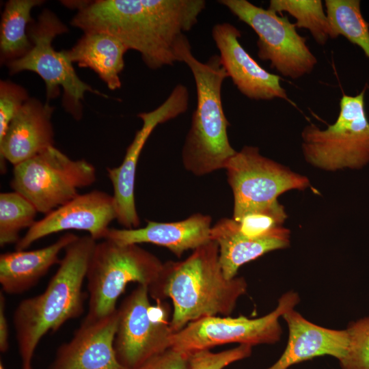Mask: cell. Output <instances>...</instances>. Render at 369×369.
I'll return each instance as SVG.
<instances>
[{
	"label": "cell",
	"mask_w": 369,
	"mask_h": 369,
	"mask_svg": "<svg viewBox=\"0 0 369 369\" xmlns=\"http://www.w3.org/2000/svg\"><path fill=\"white\" fill-rule=\"evenodd\" d=\"M77 12L70 23L83 32L100 31L140 53L152 70L180 62L185 32L197 23L204 0H96L68 1Z\"/></svg>",
	"instance_id": "1"
},
{
	"label": "cell",
	"mask_w": 369,
	"mask_h": 369,
	"mask_svg": "<svg viewBox=\"0 0 369 369\" xmlns=\"http://www.w3.org/2000/svg\"><path fill=\"white\" fill-rule=\"evenodd\" d=\"M247 289L244 277H225L219 247L210 240L184 260L164 262L158 280L148 291L156 301L171 299L170 328L174 333L200 318L230 316Z\"/></svg>",
	"instance_id": "2"
},
{
	"label": "cell",
	"mask_w": 369,
	"mask_h": 369,
	"mask_svg": "<svg viewBox=\"0 0 369 369\" xmlns=\"http://www.w3.org/2000/svg\"><path fill=\"white\" fill-rule=\"evenodd\" d=\"M96 241L90 235L78 238L64 249L59 267L40 294L22 300L12 322L20 369H33L34 353L42 338L57 331L66 321L83 312L82 288Z\"/></svg>",
	"instance_id": "3"
},
{
	"label": "cell",
	"mask_w": 369,
	"mask_h": 369,
	"mask_svg": "<svg viewBox=\"0 0 369 369\" xmlns=\"http://www.w3.org/2000/svg\"><path fill=\"white\" fill-rule=\"evenodd\" d=\"M178 57L191 71L197 93L196 108L182 148V163L188 171L203 176L224 169L236 152L229 141V122L221 99L222 85L228 76L219 55L205 62L198 60L187 38L179 49Z\"/></svg>",
	"instance_id": "4"
},
{
	"label": "cell",
	"mask_w": 369,
	"mask_h": 369,
	"mask_svg": "<svg viewBox=\"0 0 369 369\" xmlns=\"http://www.w3.org/2000/svg\"><path fill=\"white\" fill-rule=\"evenodd\" d=\"M163 267V262L137 244L121 245L108 239L96 243L86 274L89 301L85 318L96 319L114 312L127 284L136 282L149 288Z\"/></svg>",
	"instance_id": "5"
},
{
	"label": "cell",
	"mask_w": 369,
	"mask_h": 369,
	"mask_svg": "<svg viewBox=\"0 0 369 369\" xmlns=\"http://www.w3.org/2000/svg\"><path fill=\"white\" fill-rule=\"evenodd\" d=\"M364 88L355 96L343 94L336 122L325 129L314 124L302 133L305 161L325 171L360 169L369 163V120Z\"/></svg>",
	"instance_id": "6"
},
{
	"label": "cell",
	"mask_w": 369,
	"mask_h": 369,
	"mask_svg": "<svg viewBox=\"0 0 369 369\" xmlns=\"http://www.w3.org/2000/svg\"><path fill=\"white\" fill-rule=\"evenodd\" d=\"M68 31V27L56 14L48 9L44 10L37 20H33L27 28L28 37L32 44L31 49L23 57L6 64L11 74L24 70L37 73L45 83L48 102L59 95L62 87L64 107L74 119L80 120L81 102L85 92L101 96L105 95L81 80L64 51L54 49L53 39Z\"/></svg>",
	"instance_id": "7"
},
{
	"label": "cell",
	"mask_w": 369,
	"mask_h": 369,
	"mask_svg": "<svg viewBox=\"0 0 369 369\" xmlns=\"http://www.w3.org/2000/svg\"><path fill=\"white\" fill-rule=\"evenodd\" d=\"M96 180L95 167L85 159L72 160L51 146L14 166L10 186L38 213L48 214L76 197L78 189Z\"/></svg>",
	"instance_id": "8"
},
{
	"label": "cell",
	"mask_w": 369,
	"mask_h": 369,
	"mask_svg": "<svg viewBox=\"0 0 369 369\" xmlns=\"http://www.w3.org/2000/svg\"><path fill=\"white\" fill-rule=\"evenodd\" d=\"M299 301V295L290 290L279 297L273 311L260 318L215 316L194 320L172 335L170 348L190 355L229 343L251 346L275 344L282 333L279 318Z\"/></svg>",
	"instance_id": "9"
},
{
	"label": "cell",
	"mask_w": 369,
	"mask_h": 369,
	"mask_svg": "<svg viewBox=\"0 0 369 369\" xmlns=\"http://www.w3.org/2000/svg\"><path fill=\"white\" fill-rule=\"evenodd\" d=\"M240 20L258 36V56L269 61L279 74L297 79L310 74L317 59L286 16L258 7L247 0H220Z\"/></svg>",
	"instance_id": "10"
},
{
	"label": "cell",
	"mask_w": 369,
	"mask_h": 369,
	"mask_svg": "<svg viewBox=\"0 0 369 369\" xmlns=\"http://www.w3.org/2000/svg\"><path fill=\"white\" fill-rule=\"evenodd\" d=\"M148 287L138 284L118 308L114 348L120 363L137 369L152 357L170 348L173 332L169 310L163 301L152 305Z\"/></svg>",
	"instance_id": "11"
},
{
	"label": "cell",
	"mask_w": 369,
	"mask_h": 369,
	"mask_svg": "<svg viewBox=\"0 0 369 369\" xmlns=\"http://www.w3.org/2000/svg\"><path fill=\"white\" fill-rule=\"evenodd\" d=\"M234 197L232 219L265 208L282 193L310 187L308 178L260 154L257 147L245 146L224 168Z\"/></svg>",
	"instance_id": "12"
},
{
	"label": "cell",
	"mask_w": 369,
	"mask_h": 369,
	"mask_svg": "<svg viewBox=\"0 0 369 369\" xmlns=\"http://www.w3.org/2000/svg\"><path fill=\"white\" fill-rule=\"evenodd\" d=\"M189 100L187 87L178 84L157 108L148 112L139 113L137 116L143 122L142 126L135 133L122 163L118 167L107 168L113 189L116 219L124 228H137L140 224L135 206V183L137 165L141 150L159 124L172 120L187 110Z\"/></svg>",
	"instance_id": "13"
},
{
	"label": "cell",
	"mask_w": 369,
	"mask_h": 369,
	"mask_svg": "<svg viewBox=\"0 0 369 369\" xmlns=\"http://www.w3.org/2000/svg\"><path fill=\"white\" fill-rule=\"evenodd\" d=\"M116 219L113 195L100 190L78 194L36 221L16 244L15 249L25 250L40 238L69 230L86 231L94 240H104L109 224Z\"/></svg>",
	"instance_id": "14"
},
{
	"label": "cell",
	"mask_w": 369,
	"mask_h": 369,
	"mask_svg": "<svg viewBox=\"0 0 369 369\" xmlns=\"http://www.w3.org/2000/svg\"><path fill=\"white\" fill-rule=\"evenodd\" d=\"M211 33L222 66L242 94L256 100H288L280 77L264 69L247 52L239 41L241 33L235 26L217 23Z\"/></svg>",
	"instance_id": "15"
},
{
	"label": "cell",
	"mask_w": 369,
	"mask_h": 369,
	"mask_svg": "<svg viewBox=\"0 0 369 369\" xmlns=\"http://www.w3.org/2000/svg\"><path fill=\"white\" fill-rule=\"evenodd\" d=\"M118 309L105 316L85 318L72 338L60 345L49 369H127L114 348Z\"/></svg>",
	"instance_id": "16"
},
{
	"label": "cell",
	"mask_w": 369,
	"mask_h": 369,
	"mask_svg": "<svg viewBox=\"0 0 369 369\" xmlns=\"http://www.w3.org/2000/svg\"><path fill=\"white\" fill-rule=\"evenodd\" d=\"M54 108L48 102L29 98L10 122L0 140L1 169L5 161L14 166L54 146L51 116Z\"/></svg>",
	"instance_id": "17"
},
{
	"label": "cell",
	"mask_w": 369,
	"mask_h": 369,
	"mask_svg": "<svg viewBox=\"0 0 369 369\" xmlns=\"http://www.w3.org/2000/svg\"><path fill=\"white\" fill-rule=\"evenodd\" d=\"M288 337L285 350L266 369H288L297 364L320 356H331L340 361L346 355L349 338L346 329H333L312 323L295 308L286 312Z\"/></svg>",
	"instance_id": "18"
},
{
	"label": "cell",
	"mask_w": 369,
	"mask_h": 369,
	"mask_svg": "<svg viewBox=\"0 0 369 369\" xmlns=\"http://www.w3.org/2000/svg\"><path fill=\"white\" fill-rule=\"evenodd\" d=\"M212 218L200 213L174 222L148 221L143 228H109L105 239L121 245L152 243L167 248L178 258L210 241Z\"/></svg>",
	"instance_id": "19"
},
{
	"label": "cell",
	"mask_w": 369,
	"mask_h": 369,
	"mask_svg": "<svg viewBox=\"0 0 369 369\" xmlns=\"http://www.w3.org/2000/svg\"><path fill=\"white\" fill-rule=\"evenodd\" d=\"M210 240L219 247V262L225 277H236L240 267L264 254L290 245V232L284 226L257 238L242 234L232 218L219 220L210 230Z\"/></svg>",
	"instance_id": "20"
},
{
	"label": "cell",
	"mask_w": 369,
	"mask_h": 369,
	"mask_svg": "<svg viewBox=\"0 0 369 369\" xmlns=\"http://www.w3.org/2000/svg\"><path fill=\"white\" fill-rule=\"evenodd\" d=\"M78 236L66 233L53 243L34 250H16L0 256L1 291L20 295L33 287L55 264H59L60 252Z\"/></svg>",
	"instance_id": "21"
},
{
	"label": "cell",
	"mask_w": 369,
	"mask_h": 369,
	"mask_svg": "<svg viewBox=\"0 0 369 369\" xmlns=\"http://www.w3.org/2000/svg\"><path fill=\"white\" fill-rule=\"evenodd\" d=\"M128 48L117 38L105 32H84L76 44L63 51L66 57L81 68L94 70L109 89L120 88V74L124 68Z\"/></svg>",
	"instance_id": "22"
},
{
	"label": "cell",
	"mask_w": 369,
	"mask_h": 369,
	"mask_svg": "<svg viewBox=\"0 0 369 369\" xmlns=\"http://www.w3.org/2000/svg\"><path fill=\"white\" fill-rule=\"evenodd\" d=\"M42 0H10L5 6L0 26L1 62L8 63L25 55L32 44L27 28L33 21V8L41 5Z\"/></svg>",
	"instance_id": "23"
},
{
	"label": "cell",
	"mask_w": 369,
	"mask_h": 369,
	"mask_svg": "<svg viewBox=\"0 0 369 369\" xmlns=\"http://www.w3.org/2000/svg\"><path fill=\"white\" fill-rule=\"evenodd\" d=\"M326 14L332 38L342 36L362 49L369 59V23L364 19L359 0H326Z\"/></svg>",
	"instance_id": "24"
},
{
	"label": "cell",
	"mask_w": 369,
	"mask_h": 369,
	"mask_svg": "<svg viewBox=\"0 0 369 369\" xmlns=\"http://www.w3.org/2000/svg\"><path fill=\"white\" fill-rule=\"evenodd\" d=\"M268 8L280 15L286 12L293 16L296 27L309 30L320 45L332 38L331 27L320 0H271Z\"/></svg>",
	"instance_id": "25"
},
{
	"label": "cell",
	"mask_w": 369,
	"mask_h": 369,
	"mask_svg": "<svg viewBox=\"0 0 369 369\" xmlns=\"http://www.w3.org/2000/svg\"><path fill=\"white\" fill-rule=\"evenodd\" d=\"M38 212L33 205L20 193H0V245L16 244L20 239L19 234L30 228L36 222Z\"/></svg>",
	"instance_id": "26"
},
{
	"label": "cell",
	"mask_w": 369,
	"mask_h": 369,
	"mask_svg": "<svg viewBox=\"0 0 369 369\" xmlns=\"http://www.w3.org/2000/svg\"><path fill=\"white\" fill-rule=\"evenodd\" d=\"M287 215L278 200L272 204L243 215L236 221L239 232L248 237L266 236L282 227Z\"/></svg>",
	"instance_id": "27"
},
{
	"label": "cell",
	"mask_w": 369,
	"mask_h": 369,
	"mask_svg": "<svg viewBox=\"0 0 369 369\" xmlns=\"http://www.w3.org/2000/svg\"><path fill=\"white\" fill-rule=\"evenodd\" d=\"M349 346L340 369H369V315L349 323Z\"/></svg>",
	"instance_id": "28"
},
{
	"label": "cell",
	"mask_w": 369,
	"mask_h": 369,
	"mask_svg": "<svg viewBox=\"0 0 369 369\" xmlns=\"http://www.w3.org/2000/svg\"><path fill=\"white\" fill-rule=\"evenodd\" d=\"M252 346H238L226 351L215 353L203 350L190 354L191 369H224L230 364L249 357Z\"/></svg>",
	"instance_id": "29"
},
{
	"label": "cell",
	"mask_w": 369,
	"mask_h": 369,
	"mask_svg": "<svg viewBox=\"0 0 369 369\" xmlns=\"http://www.w3.org/2000/svg\"><path fill=\"white\" fill-rule=\"evenodd\" d=\"M27 90L10 81L0 82V140L3 137L8 126L29 99Z\"/></svg>",
	"instance_id": "30"
},
{
	"label": "cell",
	"mask_w": 369,
	"mask_h": 369,
	"mask_svg": "<svg viewBox=\"0 0 369 369\" xmlns=\"http://www.w3.org/2000/svg\"><path fill=\"white\" fill-rule=\"evenodd\" d=\"M137 369H191L190 355L169 348Z\"/></svg>",
	"instance_id": "31"
},
{
	"label": "cell",
	"mask_w": 369,
	"mask_h": 369,
	"mask_svg": "<svg viewBox=\"0 0 369 369\" xmlns=\"http://www.w3.org/2000/svg\"><path fill=\"white\" fill-rule=\"evenodd\" d=\"M9 327L5 315V299L3 292H0V351L5 353L9 349Z\"/></svg>",
	"instance_id": "32"
},
{
	"label": "cell",
	"mask_w": 369,
	"mask_h": 369,
	"mask_svg": "<svg viewBox=\"0 0 369 369\" xmlns=\"http://www.w3.org/2000/svg\"><path fill=\"white\" fill-rule=\"evenodd\" d=\"M0 369H5L4 365L1 360L0 361Z\"/></svg>",
	"instance_id": "33"
}]
</instances>
